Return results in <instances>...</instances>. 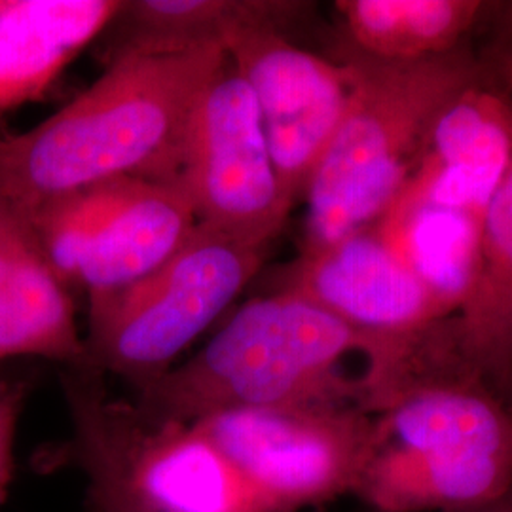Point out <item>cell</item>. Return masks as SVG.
<instances>
[{
  "mask_svg": "<svg viewBox=\"0 0 512 512\" xmlns=\"http://www.w3.org/2000/svg\"><path fill=\"white\" fill-rule=\"evenodd\" d=\"M338 52L348 105L304 196L302 251L374 228L420 165L442 110L484 76L469 42L412 63H382L344 46Z\"/></svg>",
  "mask_w": 512,
  "mask_h": 512,
  "instance_id": "cell-3",
  "label": "cell"
},
{
  "mask_svg": "<svg viewBox=\"0 0 512 512\" xmlns=\"http://www.w3.org/2000/svg\"><path fill=\"white\" fill-rule=\"evenodd\" d=\"M226 54L255 99L277 181L294 207L306 196L344 116L348 71L340 61L300 48L275 29L239 35Z\"/></svg>",
  "mask_w": 512,
  "mask_h": 512,
  "instance_id": "cell-10",
  "label": "cell"
},
{
  "mask_svg": "<svg viewBox=\"0 0 512 512\" xmlns=\"http://www.w3.org/2000/svg\"><path fill=\"white\" fill-rule=\"evenodd\" d=\"M268 512L321 507L355 494L374 420L357 406L224 412L192 423Z\"/></svg>",
  "mask_w": 512,
  "mask_h": 512,
  "instance_id": "cell-8",
  "label": "cell"
},
{
  "mask_svg": "<svg viewBox=\"0 0 512 512\" xmlns=\"http://www.w3.org/2000/svg\"><path fill=\"white\" fill-rule=\"evenodd\" d=\"M226 63L222 46L112 59L50 118L0 135V198L29 211L112 179L179 181L192 114Z\"/></svg>",
  "mask_w": 512,
  "mask_h": 512,
  "instance_id": "cell-1",
  "label": "cell"
},
{
  "mask_svg": "<svg viewBox=\"0 0 512 512\" xmlns=\"http://www.w3.org/2000/svg\"><path fill=\"white\" fill-rule=\"evenodd\" d=\"M313 512H325V511H321V509H319V511H313Z\"/></svg>",
  "mask_w": 512,
  "mask_h": 512,
  "instance_id": "cell-23",
  "label": "cell"
},
{
  "mask_svg": "<svg viewBox=\"0 0 512 512\" xmlns=\"http://www.w3.org/2000/svg\"><path fill=\"white\" fill-rule=\"evenodd\" d=\"M490 19H494V35L486 54L478 59L486 82L512 101V0L495 2Z\"/></svg>",
  "mask_w": 512,
  "mask_h": 512,
  "instance_id": "cell-18",
  "label": "cell"
},
{
  "mask_svg": "<svg viewBox=\"0 0 512 512\" xmlns=\"http://www.w3.org/2000/svg\"><path fill=\"white\" fill-rule=\"evenodd\" d=\"M463 512H512V494L507 495V497H503L501 501H497L494 505H488V507H480V509Z\"/></svg>",
  "mask_w": 512,
  "mask_h": 512,
  "instance_id": "cell-20",
  "label": "cell"
},
{
  "mask_svg": "<svg viewBox=\"0 0 512 512\" xmlns=\"http://www.w3.org/2000/svg\"><path fill=\"white\" fill-rule=\"evenodd\" d=\"M310 2L287 0H122L105 35L107 63L129 54H181L226 46L256 29L289 33Z\"/></svg>",
  "mask_w": 512,
  "mask_h": 512,
  "instance_id": "cell-16",
  "label": "cell"
},
{
  "mask_svg": "<svg viewBox=\"0 0 512 512\" xmlns=\"http://www.w3.org/2000/svg\"><path fill=\"white\" fill-rule=\"evenodd\" d=\"M61 387L73 437L48 463L84 471L93 511L268 512L196 425L148 418L92 366H63Z\"/></svg>",
  "mask_w": 512,
  "mask_h": 512,
  "instance_id": "cell-5",
  "label": "cell"
},
{
  "mask_svg": "<svg viewBox=\"0 0 512 512\" xmlns=\"http://www.w3.org/2000/svg\"><path fill=\"white\" fill-rule=\"evenodd\" d=\"M25 397L27 384L0 372V503L4 501L12 480L14 439Z\"/></svg>",
  "mask_w": 512,
  "mask_h": 512,
  "instance_id": "cell-19",
  "label": "cell"
},
{
  "mask_svg": "<svg viewBox=\"0 0 512 512\" xmlns=\"http://www.w3.org/2000/svg\"><path fill=\"white\" fill-rule=\"evenodd\" d=\"M179 181L198 222L258 247L270 249L293 211L277 181L255 99L230 61L194 109Z\"/></svg>",
  "mask_w": 512,
  "mask_h": 512,
  "instance_id": "cell-9",
  "label": "cell"
},
{
  "mask_svg": "<svg viewBox=\"0 0 512 512\" xmlns=\"http://www.w3.org/2000/svg\"><path fill=\"white\" fill-rule=\"evenodd\" d=\"M275 291L300 294L348 323L366 340L365 359L376 344L454 313L374 228L300 251Z\"/></svg>",
  "mask_w": 512,
  "mask_h": 512,
  "instance_id": "cell-11",
  "label": "cell"
},
{
  "mask_svg": "<svg viewBox=\"0 0 512 512\" xmlns=\"http://www.w3.org/2000/svg\"><path fill=\"white\" fill-rule=\"evenodd\" d=\"M6 2H8V0H0V12H2V10H4V6H6Z\"/></svg>",
  "mask_w": 512,
  "mask_h": 512,
  "instance_id": "cell-22",
  "label": "cell"
},
{
  "mask_svg": "<svg viewBox=\"0 0 512 512\" xmlns=\"http://www.w3.org/2000/svg\"><path fill=\"white\" fill-rule=\"evenodd\" d=\"M365 359L366 340L348 323L289 291L256 296L190 359L135 391L152 420L198 423L238 410L357 406L361 378L344 361Z\"/></svg>",
  "mask_w": 512,
  "mask_h": 512,
  "instance_id": "cell-2",
  "label": "cell"
},
{
  "mask_svg": "<svg viewBox=\"0 0 512 512\" xmlns=\"http://www.w3.org/2000/svg\"><path fill=\"white\" fill-rule=\"evenodd\" d=\"M57 275L88 298L160 266L198 224L181 181L112 179L23 211Z\"/></svg>",
  "mask_w": 512,
  "mask_h": 512,
  "instance_id": "cell-7",
  "label": "cell"
},
{
  "mask_svg": "<svg viewBox=\"0 0 512 512\" xmlns=\"http://www.w3.org/2000/svg\"><path fill=\"white\" fill-rule=\"evenodd\" d=\"M355 490L374 512H463L512 494V410L475 378L410 389L376 414Z\"/></svg>",
  "mask_w": 512,
  "mask_h": 512,
  "instance_id": "cell-4",
  "label": "cell"
},
{
  "mask_svg": "<svg viewBox=\"0 0 512 512\" xmlns=\"http://www.w3.org/2000/svg\"><path fill=\"white\" fill-rule=\"evenodd\" d=\"M507 404H509V406H511V410H512V380H511V385H509V393H507Z\"/></svg>",
  "mask_w": 512,
  "mask_h": 512,
  "instance_id": "cell-21",
  "label": "cell"
},
{
  "mask_svg": "<svg viewBox=\"0 0 512 512\" xmlns=\"http://www.w3.org/2000/svg\"><path fill=\"white\" fill-rule=\"evenodd\" d=\"M340 46L382 63H412L467 44L488 0H338Z\"/></svg>",
  "mask_w": 512,
  "mask_h": 512,
  "instance_id": "cell-17",
  "label": "cell"
},
{
  "mask_svg": "<svg viewBox=\"0 0 512 512\" xmlns=\"http://www.w3.org/2000/svg\"><path fill=\"white\" fill-rule=\"evenodd\" d=\"M444 327L459 361L507 403L512 380V156L480 220L467 289Z\"/></svg>",
  "mask_w": 512,
  "mask_h": 512,
  "instance_id": "cell-14",
  "label": "cell"
},
{
  "mask_svg": "<svg viewBox=\"0 0 512 512\" xmlns=\"http://www.w3.org/2000/svg\"><path fill=\"white\" fill-rule=\"evenodd\" d=\"M268 251L198 222L160 266L88 298L84 365L135 391L154 384L236 302Z\"/></svg>",
  "mask_w": 512,
  "mask_h": 512,
  "instance_id": "cell-6",
  "label": "cell"
},
{
  "mask_svg": "<svg viewBox=\"0 0 512 512\" xmlns=\"http://www.w3.org/2000/svg\"><path fill=\"white\" fill-rule=\"evenodd\" d=\"M120 8L122 0H8L0 12V116L48 92Z\"/></svg>",
  "mask_w": 512,
  "mask_h": 512,
  "instance_id": "cell-15",
  "label": "cell"
},
{
  "mask_svg": "<svg viewBox=\"0 0 512 512\" xmlns=\"http://www.w3.org/2000/svg\"><path fill=\"white\" fill-rule=\"evenodd\" d=\"M38 357L84 365L73 291L57 275L16 205L0 198V368Z\"/></svg>",
  "mask_w": 512,
  "mask_h": 512,
  "instance_id": "cell-13",
  "label": "cell"
},
{
  "mask_svg": "<svg viewBox=\"0 0 512 512\" xmlns=\"http://www.w3.org/2000/svg\"><path fill=\"white\" fill-rule=\"evenodd\" d=\"M511 156L512 103L482 76L442 110L387 213L444 207L482 217Z\"/></svg>",
  "mask_w": 512,
  "mask_h": 512,
  "instance_id": "cell-12",
  "label": "cell"
}]
</instances>
